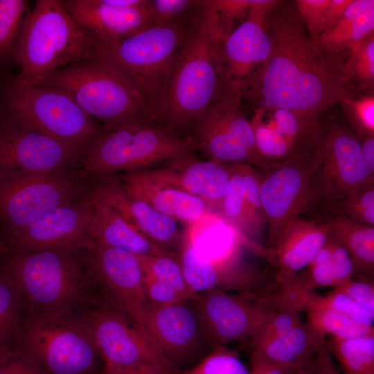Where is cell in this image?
Returning <instances> with one entry per match:
<instances>
[{
  "label": "cell",
  "instance_id": "1",
  "mask_svg": "<svg viewBox=\"0 0 374 374\" xmlns=\"http://www.w3.org/2000/svg\"><path fill=\"white\" fill-rule=\"evenodd\" d=\"M267 26L271 52L248 87L259 106L287 109L319 122L322 112L350 96L341 65L310 37L294 2L280 1Z\"/></svg>",
  "mask_w": 374,
  "mask_h": 374
},
{
  "label": "cell",
  "instance_id": "2",
  "mask_svg": "<svg viewBox=\"0 0 374 374\" xmlns=\"http://www.w3.org/2000/svg\"><path fill=\"white\" fill-rule=\"evenodd\" d=\"M89 249L12 251L0 265L19 288L26 314L48 320L78 315L93 305Z\"/></svg>",
  "mask_w": 374,
  "mask_h": 374
},
{
  "label": "cell",
  "instance_id": "3",
  "mask_svg": "<svg viewBox=\"0 0 374 374\" xmlns=\"http://www.w3.org/2000/svg\"><path fill=\"white\" fill-rule=\"evenodd\" d=\"M193 32L185 37L164 92L157 119L172 129L195 123L224 82L222 43L225 37L206 1Z\"/></svg>",
  "mask_w": 374,
  "mask_h": 374
},
{
  "label": "cell",
  "instance_id": "4",
  "mask_svg": "<svg viewBox=\"0 0 374 374\" xmlns=\"http://www.w3.org/2000/svg\"><path fill=\"white\" fill-rule=\"evenodd\" d=\"M98 43L69 14L60 0H37L24 18L14 61L20 80L36 84L51 73L94 57Z\"/></svg>",
  "mask_w": 374,
  "mask_h": 374
},
{
  "label": "cell",
  "instance_id": "5",
  "mask_svg": "<svg viewBox=\"0 0 374 374\" xmlns=\"http://www.w3.org/2000/svg\"><path fill=\"white\" fill-rule=\"evenodd\" d=\"M136 118L103 130L84 156L80 173L109 175L163 166L194 155L195 138L182 137L168 126Z\"/></svg>",
  "mask_w": 374,
  "mask_h": 374
},
{
  "label": "cell",
  "instance_id": "6",
  "mask_svg": "<svg viewBox=\"0 0 374 374\" xmlns=\"http://www.w3.org/2000/svg\"><path fill=\"white\" fill-rule=\"evenodd\" d=\"M33 85L64 92L87 116L100 121L103 130L136 118L150 120L140 93L115 67L97 55L60 69Z\"/></svg>",
  "mask_w": 374,
  "mask_h": 374
},
{
  "label": "cell",
  "instance_id": "7",
  "mask_svg": "<svg viewBox=\"0 0 374 374\" xmlns=\"http://www.w3.org/2000/svg\"><path fill=\"white\" fill-rule=\"evenodd\" d=\"M184 38L176 21L152 25L120 41L99 44L97 56L115 67L140 93L154 121Z\"/></svg>",
  "mask_w": 374,
  "mask_h": 374
},
{
  "label": "cell",
  "instance_id": "8",
  "mask_svg": "<svg viewBox=\"0 0 374 374\" xmlns=\"http://www.w3.org/2000/svg\"><path fill=\"white\" fill-rule=\"evenodd\" d=\"M0 117L84 151L103 130L64 92L17 75L0 84Z\"/></svg>",
  "mask_w": 374,
  "mask_h": 374
},
{
  "label": "cell",
  "instance_id": "9",
  "mask_svg": "<svg viewBox=\"0 0 374 374\" xmlns=\"http://www.w3.org/2000/svg\"><path fill=\"white\" fill-rule=\"evenodd\" d=\"M97 355L80 314L48 320L25 312L17 357L48 374H92Z\"/></svg>",
  "mask_w": 374,
  "mask_h": 374
},
{
  "label": "cell",
  "instance_id": "10",
  "mask_svg": "<svg viewBox=\"0 0 374 374\" xmlns=\"http://www.w3.org/2000/svg\"><path fill=\"white\" fill-rule=\"evenodd\" d=\"M78 172H0L1 236L24 227L47 212L89 192Z\"/></svg>",
  "mask_w": 374,
  "mask_h": 374
},
{
  "label": "cell",
  "instance_id": "11",
  "mask_svg": "<svg viewBox=\"0 0 374 374\" xmlns=\"http://www.w3.org/2000/svg\"><path fill=\"white\" fill-rule=\"evenodd\" d=\"M315 145L260 172V199L266 220V252L285 229L304 213L312 211Z\"/></svg>",
  "mask_w": 374,
  "mask_h": 374
},
{
  "label": "cell",
  "instance_id": "12",
  "mask_svg": "<svg viewBox=\"0 0 374 374\" xmlns=\"http://www.w3.org/2000/svg\"><path fill=\"white\" fill-rule=\"evenodd\" d=\"M314 148L317 162L312 211L330 213L339 199L374 184V173L366 164L359 139L347 127L323 130L320 125Z\"/></svg>",
  "mask_w": 374,
  "mask_h": 374
},
{
  "label": "cell",
  "instance_id": "13",
  "mask_svg": "<svg viewBox=\"0 0 374 374\" xmlns=\"http://www.w3.org/2000/svg\"><path fill=\"white\" fill-rule=\"evenodd\" d=\"M105 370L174 368L152 337L110 302H96L80 314Z\"/></svg>",
  "mask_w": 374,
  "mask_h": 374
},
{
  "label": "cell",
  "instance_id": "14",
  "mask_svg": "<svg viewBox=\"0 0 374 374\" xmlns=\"http://www.w3.org/2000/svg\"><path fill=\"white\" fill-rule=\"evenodd\" d=\"M265 296L222 290L197 294L193 301L211 344L215 347L256 337L276 311Z\"/></svg>",
  "mask_w": 374,
  "mask_h": 374
},
{
  "label": "cell",
  "instance_id": "15",
  "mask_svg": "<svg viewBox=\"0 0 374 374\" xmlns=\"http://www.w3.org/2000/svg\"><path fill=\"white\" fill-rule=\"evenodd\" d=\"M86 151L0 117V172H76Z\"/></svg>",
  "mask_w": 374,
  "mask_h": 374
},
{
  "label": "cell",
  "instance_id": "16",
  "mask_svg": "<svg viewBox=\"0 0 374 374\" xmlns=\"http://www.w3.org/2000/svg\"><path fill=\"white\" fill-rule=\"evenodd\" d=\"M89 193L0 240L12 251L90 249L94 244L89 232L93 208Z\"/></svg>",
  "mask_w": 374,
  "mask_h": 374
},
{
  "label": "cell",
  "instance_id": "17",
  "mask_svg": "<svg viewBox=\"0 0 374 374\" xmlns=\"http://www.w3.org/2000/svg\"><path fill=\"white\" fill-rule=\"evenodd\" d=\"M280 2L256 0L242 22L224 37L221 50L226 84L246 91L255 69L268 59L272 44L267 19Z\"/></svg>",
  "mask_w": 374,
  "mask_h": 374
},
{
  "label": "cell",
  "instance_id": "18",
  "mask_svg": "<svg viewBox=\"0 0 374 374\" xmlns=\"http://www.w3.org/2000/svg\"><path fill=\"white\" fill-rule=\"evenodd\" d=\"M93 278L109 302L124 311L145 332L144 312L148 301L143 272L138 257L130 252L94 242L89 250Z\"/></svg>",
  "mask_w": 374,
  "mask_h": 374
},
{
  "label": "cell",
  "instance_id": "19",
  "mask_svg": "<svg viewBox=\"0 0 374 374\" xmlns=\"http://www.w3.org/2000/svg\"><path fill=\"white\" fill-rule=\"evenodd\" d=\"M179 256L185 280L197 294L222 290L267 295L280 290L274 274L256 268L243 257L226 262H210L199 256L184 242Z\"/></svg>",
  "mask_w": 374,
  "mask_h": 374
},
{
  "label": "cell",
  "instance_id": "20",
  "mask_svg": "<svg viewBox=\"0 0 374 374\" xmlns=\"http://www.w3.org/2000/svg\"><path fill=\"white\" fill-rule=\"evenodd\" d=\"M144 328L173 366L195 356L204 342L211 344L193 300L166 305L148 301Z\"/></svg>",
  "mask_w": 374,
  "mask_h": 374
},
{
  "label": "cell",
  "instance_id": "21",
  "mask_svg": "<svg viewBox=\"0 0 374 374\" xmlns=\"http://www.w3.org/2000/svg\"><path fill=\"white\" fill-rule=\"evenodd\" d=\"M260 157L278 163L315 145L320 123L292 111L258 106L250 120Z\"/></svg>",
  "mask_w": 374,
  "mask_h": 374
},
{
  "label": "cell",
  "instance_id": "22",
  "mask_svg": "<svg viewBox=\"0 0 374 374\" xmlns=\"http://www.w3.org/2000/svg\"><path fill=\"white\" fill-rule=\"evenodd\" d=\"M64 7L98 44L133 35L153 25L150 1L140 7L118 6L114 0H64Z\"/></svg>",
  "mask_w": 374,
  "mask_h": 374
},
{
  "label": "cell",
  "instance_id": "23",
  "mask_svg": "<svg viewBox=\"0 0 374 374\" xmlns=\"http://www.w3.org/2000/svg\"><path fill=\"white\" fill-rule=\"evenodd\" d=\"M89 193L115 210L132 226L156 244L167 250L179 251L184 233L179 229L177 222L130 195L119 179L102 178L91 188Z\"/></svg>",
  "mask_w": 374,
  "mask_h": 374
},
{
  "label": "cell",
  "instance_id": "24",
  "mask_svg": "<svg viewBox=\"0 0 374 374\" xmlns=\"http://www.w3.org/2000/svg\"><path fill=\"white\" fill-rule=\"evenodd\" d=\"M136 172L156 184L181 190L201 198L215 213L230 177L229 165L211 160H198L194 155Z\"/></svg>",
  "mask_w": 374,
  "mask_h": 374
},
{
  "label": "cell",
  "instance_id": "25",
  "mask_svg": "<svg viewBox=\"0 0 374 374\" xmlns=\"http://www.w3.org/2000/svg\"><path fill=\"white\" fill-rule=\"evenodd\" d=\"M330 233L327 220L300 217L284 231L266 258L274 268L280 290L288 287L296 275L314 259Z\"/></svg>",
  "mask_w": 374,
  "mask_h": 374
},
{
  "label": "cell",
  "instance_id": "26",
  "mask_svg": "<svg viewBox=\"0 0 374 374\" xmlns=\"http://www.w3.org/2000/svg\"><path fill=\"white\" fill-rule=\"evenodd\" d=\"M119 180L132 197L147 203L159 213L187 225L211 211L201 198L181 190L156 184L136 172H125Z\"/></svg>",
  "mask_w": 374,
  "mask_h": 374
},
{
  "label": "cell",
  "instance_id": "27",
  "mask_svg": "<svg viewBox=\"0 0 374 374\" xmlns=\"http://www.w3.org/2000/svg\"><path fill=\"white\" fill-rule=\"evenodd\" d=\"M325 339L308 322H302L283 335L250 342V357L297 371L312 364Z\"/></svg>",
  "mask_w": 374,
  "mask_h": 374
},
{
  "label": "cell",
  "instance_id": "28",
  "mask_svg": "<svg viewBox=\"0 0 374 374\" xmlns=\"http://www.w3.org/2000/svg\"><path fill=\"white\" fill-rule=\"evenodd\" d=\"M184 242L201 258L213 262H225L242 257L247 246L240 234L217 213L209 211L184 233Z\"/></svg>",
  "mask_w": 374,
  "mask_h": 374
},
{
  "label": "cell",
  "instance_id": "29",
  "mask_svg": "<svg viewBox=\"0 0 374 374\" xmlns=\"http://www.w3.org/2000/svg\"><path fill=\"white\" fill-rule=\"evenodd\" d=\"M90 235L94 242L122 249L136 256H150L168 251L132 226L115 210L93 197Z\"/></svg>",
  "mask_w": 374,
  "mask_h": 374
},
{
  "label": "cell",
  "instance_id": "30",
  "mask_svg": "<svg viewBox=\"0 0 374 374\" xmlns=\"http://www.w3.org/2000/svg\"><path fill=\"white\" fill-rule=\"evenodd\" d=\"M195 125L198 148L209 160L226 165L246 163L258 168L253 157L231 135L212 105Z\"/></svg>",
  "mask_w": 374,
  "mask_h": 374
},
{
  "label": "cell",
  "instance_id": "31",
  "mask_svg": "<svg viewBox=\"0 0 374 374\" xmlns=\"http://www.w3.org/2000/svg\"><path fill=\"white\" fill-rule=\"evenodd\" d=\"M373 30L374 1L353 0L339 19L321 33L319 43L333 55L373 34Z\"/></svg>",
  "mask_w": 374,
  "mask_h": 374
},
{
  "label": "cell",
  "instance_id": "32",
  "mask_svg": "<svg viewBox=\"0 0 374 374\" xmlns=\"http://www.w3.org/2000/svg\"><path fill=\"white\" fill-rule=\"evenodd\" d=\"M25 303L16 283L0 265V367L17 356Z\"/></svg>",
  "mask_w": 374,
  "mask_h": 374
},
{
  "label": "cell",
  "instance_id": "33",
  "mask_svg": "<svg viewBox=\"0 0 374 374\" xmlns=\"http://www.w3.org/2000/svg\"><path fill=\"white\" fill-rule=\"evenodd\" d=\"M325 220L330 233L344 247L353 260L355 275L373 280L374 226L356 223L341 215L332 213Z\"/></svg>",
  "mask_w": 374,
  "mask_h": 374
},
{
  "label": "cell",
  "instance_id": "34",
  "mask_svg": "<svg viewBox=\"0 0 374 374\" xmlns=\"http://www.w3.org/2000/svg\"><path fill=\"white\" fill-rule=\"evenodd\" d=\"M241 164L229 165V181L217 213L229 222L243 238L248 247H252L265 256L266 250L254 243L253 238L260 236L255 229L248 213L242 191Z\"/></svg>",
  "mask_w": 374,
  "mask_h": 374
},
{
  "label": "cell",
  "instance_id": "35",
  "mask_svg": "<svg viewBox=\"0 0 374 374\" xmlns=\"http://www.w3.org/2000/svg\"><path fill=\"white\" fill-rule=\"evenodd\" d=\"M326 345L343 374L374 373V334L348 339L330 337Z\"/></svg>",
  "mask_w": 374,
  "mask_h": 374
},
{
  "label": "cell",
  "instance_id": "36",
  "mask_svg": "<svg viewBox=\"0 0 374 374\" xmlns=\"http://www.w3.org/2000/svg\"><path fill=\"white\" fill-rule=\"evenodd\" d=\"M308 312V323L320 336L327 335L348 339L374 334V327L358 323L346 315L328 308H314Z\"/></svg>",
  "mask_w": 374,
  "mask_h": 374
},
{
  "label": "cell",
  "instance_id": "37",
  "mask_svg": "<svg viewBox=\"0 0 374 374\" xmlns=\"http://www.w3.org/2000/svg\"><path fill=\"white\" fill-rule=\"evenodd\" d=\"M137 257L145 274L171 287L187 300L196 297L197 294L190 288L184 276L179 252Z\"/></svg>",
  "mask_w": 374,
  "mask_h": 374
},
{
  "label": "cell",
  "instance_id": "38",
  "mask_svg": "<svg viewBox=\"0 0 374 374\" xmlns=\"http://www.w3.org/2000/svg\"><path fill=\"white\" fill-rule=\"evenodd\" d=\"M28 6L26 0H0V73L14 61L17 39Z\"/></svg>",
  "mask_w": 374,
  "mask_h": 374
},
{
  "label": "cell",
  "instance_id": "39",
  "mask_svg": "<svg viewBox=\"0 0 374 374\" xmlns=\"http://www.w3.org/2000/svg\"><path fill=\"white\" fill-rule=\"evenodd\" d=\"M346 50L349 53L343 71L348 81L353 79L366 87L373 86L374 82L373 34L352 44Z\"/></svg>",
  "mask_w": 374,
  "mask_h": 374
},
{
  "label": "cell",
  "instance_id": "40",
  "mask_svg": "<svg viewBox=\"0 0 374 374\" xmlns=\"http://www.w3.org/2000/svg\"><path fill=\"white\" fill-rule=\"evenodd\" d=\"M337 213L356 223L374 226V184L364 186L339 199L330 214Z\"/></svg>",
  "mask_w": 374,
  "mask_h": 374
},
{
  "label": "cell",
  "instance_id": "41",
  "mask_svg": "<svg viewBox=\"0 0 374 374\" xmlns=\"http://www.w3.org/2000/svg\"><path fill=\"white\" fill-rule=\"evenodd\" d=\"M175 374H249V371L235 350L217 345L197 365Z\"/></svg>",
  "mask_w": 374,
  "mask_h": 374
},
{
  "label": "cell",
  "instance_id": "42",
  "mask_svg": "<svg viewBox=\"0 0 374 374\" xmlns=\"http://www.w3.org/2000/svg\"><path fill=\"white\" fill-rule=\"evenodd\" d=\"M249 164H241L242 191L253 225L259 235L266 230V220L260 193V172Z\"/></svg>",
  "mask_w": 374,
  "mask_h": 374
},
{
  "label": "cell",
  "instance_id": "43",
  "mask_svg": "<svg viewBox=\"0 0 374 374\" xmlns=\"http://www.w3.org/2000/svg\"><path fill=\"white\" fill-rule=\"evenodd\" d=\"M346 108L357 132L362 138L374 136V97L373 95L366 96L357 100L350 96L341 100Z\"/></svg>",
  "mask_w": 374,
  "mask_h": 374
},
{
  "label": "cell",
  "instance_id": "44",
  "mask_svg": "<svg viewBox=\"0 0 374 374\" xmlns=\"http://www.w3.org/2000/svg\"><path fill=\"white\" fill-rule=\"evenodd\" d=\"M294 2L308 35L312 40L319 42V37L325 29L330 0H296Z\"/></svg>",
  "mask_w": 374,
  "mask_h": 374
},
{
  "label": "cell",
  "instance_id": "45",
  "mask_svg": "<svg viewBox=\"0 0 374 374\" xmlns=\"http://www.w3.org/2000/svg\"><path fill=\"white\" fill-rule=\"evenodd\" d=\"M256 0H212L206 1L216 14L221 30L226 36L229 28L236 19H245Z\"/></svg>",
  "mask_w": 374,
  "mask_h": 374
},
{
  "label": "cell",
  "instance_id": "46",
  "mask_svg": "<svg viewBox=\"0 0 374 374\" xmlns=\"http://www.w3.org/2000/svg\"><path fill=\"white\" fill-rule=\"evenodd\" d=\"M302 322L299 311L290 309L276 310L263 329L249 341H261L283 335Z\"/></svg>",
  "mask_w": 374,
  "mask_h": 374
},
{
  "label": "cell",
  "instance_id": "47",
  "mask_svg": "<svg viewBox=\"0 0 374 374\" xmlns=\"http://www.w3.org/2000/svg\"><path fill=\"white\" fill-rule=\"evenodd\" d=\"M199 3V1L192 0L150 1L153 25L170 24L177 15Z\"/></svg>",
  "mask_w": 374,
  "mask_h": 374
},
{
  "label": "cell",
  "instance_id": "48",
  "mask_svg": "<svg viewBox=\"0 0 374 374\" xmlns=\"http://www.w3.org/2000/svg\"><path fill=\"white\" fill-rule=\"evenodd\" d=\"M143 286L147 301L152 303L166 305L187 300L171 287L144 272Z\"/></svg>",
  "mask_w": 374,
  "mask_h": 374
},
{
  "label": "cell",
  "instance_id": "49",
  "mask_svg": "<svg viewBox=\"0 0 374 374\" xmlns=\"http://www.w3.org/2000/svg\"><path fill=\"white\" fill-rule=\"evenodd\" d=\"M344 285L337 287L353 300L374 313V283L373 280L357 276Z\"/></svg>",
  "mask_w": 374,
  "mask_h": 374
},
{
  "label": "cell",
  "instance_id": "50",
  "mask_svg": "<svg viewBox=\"0 0 374 374\" xmlns=\"http://www.w3.org/2000/svg\"><path fill=\"white\" fill-rule=\"evenodd\" d=\"M314 374H341L337 369L326 345V339L319 348L312 363Z\"/></svg>",
  "mask_w": 374,
  "mask_h": 374
},
{
  "label": "cell",
  "instance_id": "51",
  "mask_svg": "<svg viewBox=\"0 0 374 374\" xmlns=\"http://www.w3.org/2000/svg\"><path fill=\"white\" fill-rule=\"evenodd\" d=\"M0 368L3 374H48L18 357Z\"/></svg>",
  "mask_w": 374,
  "mask_h": 374
},
{
  "label": "cell",
  "instance_id": "52",
  "mask_svg": "<svg viewBox=\"0 0 374 374\" xmlns=\"http://www.w3.org/2000/svg\"><path fill=\"white\" fill-rule=\"evenodd\" d=\"M251 374H293V371L289 368L278 366L265 361L251 359Z\"/></svg>",
  "mask_w": 374,
  "mask_h": 374
},
{
  "label": "cell",
  "instance_id": "53",
  "mask_svg": "<svg viewBox=\"0 0 374 374\" xmlns=\"http://www.w3.org/2000/svg\"><path fill=\"white\" fill-rule=\"evenodd\" d=\"M352 1L353 0H330L325 29L330 27L339 19Z\"/></svg>",
  "mask_w": 374,
  "mask_h": 374
},
{
  "label": "cell",
  "instance_id": "54",
  "mask_svg": "<svg viewBox=\"0 0 374 374\" xmlns=\"http://www.w3.org/2000/svg\"><path fill=\"white\" fill-rule=\"evenodd\" d=\"M174 368L165 366H147L126 370H104L101 374H175Z\"/></svg>",
  "mask_w": 374,
  "mask_h": 374
},
{
  "label": "cell",
  "instance_id": "55",
  "mask_svg": "<svg viewBox=\"0 0 374 374\" xmlns=\"http://www.w3.org/2000/svg\"><path fill=\"white\" fill-rule=\"evenodd\" d=\"M359 141L366 164L374 173V136H366Z\"/></svg>",
  "mask_w": 374,
  "mask_h": 374
},
{
  "label": "cell",
  "instance_id": "56",
  "mask_svg": "<svg viewBox=\"0 0 374 374\" xmlns=\"http://www.w3.org/2000/svg\"><path fill=\"white\" fill-rule=\"evenodd\" d=\"M293 374H314L313 368H312V364L308 367L301 368L296 371Z\"/></svg>",
  "mask_w": 374,
  "mask_h": 374
},
{
  "label": "cell",
  "instance_id": "57",
  "mask_svg": "<svg viewBox=\"0 0 374 374\" xmlns=\"http://www.w3.org/2000/svg\"><path fill=\"white\" fill-rule=\"evenodd\" d=\"M8 251V249L5 244L0 240V256L6 254Z\"/></svg>",
  "mask_w": 374,
  "mask_h": 374
},
{
  "label": "cell",
  "instance_id": "58",
  "mask_svg": "<svg viewBox=\"0 0 374 374\" xmlns=\"http://www.w3.org/2000/svg\"><path fill=\"white\" fill-rule=\"evenodd\" d=\"M0 374H3V372H2L1 369V368H0Z\"/></svg>",
  "mask_w": 374,
  "mask_h": 374
},
{
  "label": "cell",
  "instance_id": "59",
  "mask_svg": "<svg viewBox=\"0 0 374 374\" xmlns=\"http://www.w3.org/2000/svg\"><path fill=\"white\" fill-rule=\"evenodd\" d=\"M370 374H374V373H370Z\"/></svg>",
  "mask_w": 374,
  "mask_h": 374
},
{
  "label": "cell",
  "instance_id": "60",
  "mask_svg": "<svg viewBox=\"0 0 374 374\" xmlns=\"http://www.w3.org/2000/svg\"><path fill=\"white\" fill-rule=\"evenodd\" d=\"M249 374H251V373H250V372H249Z\"/></svg>",
  "mask_w": 374,
  "mask_h": 374
}]
</instances>
